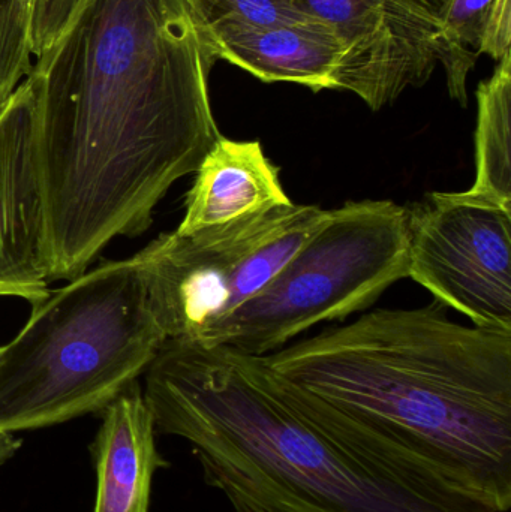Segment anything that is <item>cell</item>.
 <instances>
[{"label": "cell", "instance_id": "obj_1", "mask_svg": "<svg viewBox=\"0 0 511 512\" xmlns=\"http://www.w3.org/2000/svg\"><path fill=\"white\" fill-rule=\"evenodd\" d=\"M215 54L185 0H81L27 77L38 93L48 279L140 236L222 137Z\"/></svg>", "mask_w": 511, "mask_h": 512}, {"label": "cell", "instance_id": "obj_2", "mask_svg": "<svg viewBox=\"0 0 511 512\" xmlns=\"http://www.w3.org/2000/svg\"><path fill=\"white\" fill-rule=\"evenodd\" d=\"M273 390L327 429L410 463L491 512L511 507V333L444 304L377 309L272 354Z\"/></svg>", "mask_w": 511, "mask_h": 512}, {"label": "cell", "instance_id": "obj_3", "mask_svg": "<svg viewBox=\"0 0 511 512\" xmlns=\"http://www.w3.org/2000/svg\"><path fill=\"white\" fill-rule=\"evenodd\" d=\"M143 396L234 512H491L434 475L311 420L251 355L165 340Z\"/></svg>", "mask_w": 511, "mask_h": 512}, {"label": "cell", "instance_id": "obj_4", "mask_svg": "<svg viewBox=\"0 0 511 512\" xmlns=\"http://www.w3.org/2000/svg\"><path fill=\"white\" fill-rule=\"evenodd\" d=\"M165 340L147 304L140 255L84 271L32 306L23 330L0 348V432L104 411Z\"/></svg>", "mask_w": 511, "mask_h": 512}, {"label": "cell", "instance_id": "obj_5", "mask_svg": "<svg viewBox=\"0 0 511 512\" xmlns=\"http://www.w3.org/2000/svg\"><path fill=\"white\" fill-rule=\"evenodd\" d=\"M408 209L350 201L326 221L251 300L213 325L198 345L272 354L321 322L369 309L408 277Z\"/></svg>", "mask_w": 511, "mask_h": 512}, {"label": "cell", "instance_id": "obj_6", "mask_svg": "<svg viewBox=\"0 0 511 512\" xmlns=\"http://www.w3.org/2000/svg\"><path fill=\"white\" fill-rule=\"evenodd\" d=\"M330 210L287 204L192 233H165L138 252L150 313L167 340L198 342L258 294Z\"/></svg>", "mask_w": 511, "mask_h": 512}, {"label": "cell", "instance_id": "obj_7", "mask_svg": "<svg viewBox=\"0 0 511 512\" xmlns=\"http://www.w3.org/2000/svg\"><path fill=\"white\" fill-rule=\"evenodd\" d=\"M408 209V277L473 325L511 333V210L465 192Z\"/></svg>", "mask_w": 511, "mask_h": 512}, {"label": "cell", "instance_id": "obj_8", "mask_svg": "<svg viewBox=\"0 0 511 512\" xmlns=\"http://www.w3.org/2000/svg\"><path fill=\"white\" fill-rule=\"evenodd\" d=\"M344 48L336 90L372 111L428 83L443 57L441 0H303Z\"/></svg>", "mask_w": 511, "mask_h": 512}, {"label": "cell", "instance_id": "obj_9", "mask_svg": "<svg viewBox=\"0 0 511 512\" xmlns=\"http://www.w3.org/2000/svg\"><path fill=\"white\" fill-rule=\"evenodd\" d=\"M38 155V93L29 77L0 110V297L50 295Z\"/></svg>", "mask_w": 511, "mask_h": 512}, {"label": "cell", "instance_id": "obj_10", "mask_svg": "<svg viewBox=\"0 0 511 512\" xmlns=\"http://www.w3.org/2000/svg\"><path fill=\"white\" fill-rule=\"evenodd\" d=\"M216 59L227 60L264 83H293L312 92L336 90L344 57L341 41L323 21L230 23L204 32Z\"/></svg>", "mask_w": 511, "mask_h": 512}, {"label": "cell", "instance_id": "obj_11", "mask_svg": "<svg viewBox=\"0 0 511 512\" xmlns=\"http://www.w3.org/2000/svg\"><path fill=\"white\" fill-rule=\"evenodd\" d=\"M195 174L177 233L228 224L293 203L279 179V167L267 158L260 141H234L222 135Z\"/></svg>", "mask_w": 511, "mask_h": 512}, {"label": "cell", "instance_id": "obj_12", "mask_svg": "<svg viewBox=\"0 0 511 512\" xmlns=\"http://www.w3.org/2000/svg\"><path fill=\"white\" fill-rule=\"evenodd\" d=\"M101 414L102 424L93 444V512H149L153 475L168 463L156 448L155 421L137 382Z\"/></svg>", "mask_w": 511, "mask_h": 512}, {"label": "cell", "instance_id": "obj_13", "mask_svg": "<svg viewBox=\"0 0 511 512\" xmlns=\"http://www.w3.org/2000/svg\"><path fill=\"white\" fill-rule=\"evenodd\" d=\"M440 24L450 96L468 105L467 80L480 54H511V0H441Z\"/></svg>", "mask_w": 511, "mask_h": 512}, {"label": "cell", "instance_id": "obj_14", "mask_svg": "<svg viewBox=\"0 0 511 512\" xmlns=\"http://www.w3.org/2000/svg\"><path fill=\"white\" fill-rule=\"evenodd\" d=\"M465 194L511 210V54L477 89L476 180Z\"/></svg>", "mask_w": 511, "mask_h": 512}, {"label": "cell", "instance_id": "obj_15", "mask_svg": "<svg viewBox=\"0 0 511 512\" xmlns=\"http://www.w3.org/2000/svg\"><path fill=\"white\" fill-rule=\"evenodd\" d=\"M203 32L230 23L270 24L314 20L303 0H185Z\"/></svg>", "mask_w": 511, "mask_h": 512}, {"label": "cell", "instance_id": "obj_16", "mask_svg": "<svg viewBox=\"0 0 511 512\" xmlns=\"http://www.w3.org/2000/svg\"><path fill=\"white\" fill-rule=\"evenodd\" d=\"M35 0H0V110L32 71Z\"/></svg>", "mask_w": 511, "mask_h": 512}, {"label": "cell", "instance_id": "obj_17", "mask_svg": "<svg viewBox=\"0 0 511 512\" xmlns=\"http://www.w3.org/2000/svg\"><path fill=\"white\" fill-rule=\"evenodd\" d=\"M81 0H35L32 20V53H44L74 14Z\"/></svg>", "mask_w": 511, "mask_h": 512}, {"label": "cell", "instance_id": "obj_18", "mask_svg": "<svg viewBox=\"0 0 511 512\" xmlns=\"http://www.w3.org/2000/svg\"><path fill=\"white\" fill-rule=\"evenodd\" d=\"M20 447L21 442L14 438V433L0 432V465L11 459Z\"/></svg>", "mask_w": 511, "mask_h": 512}]
</instances>
